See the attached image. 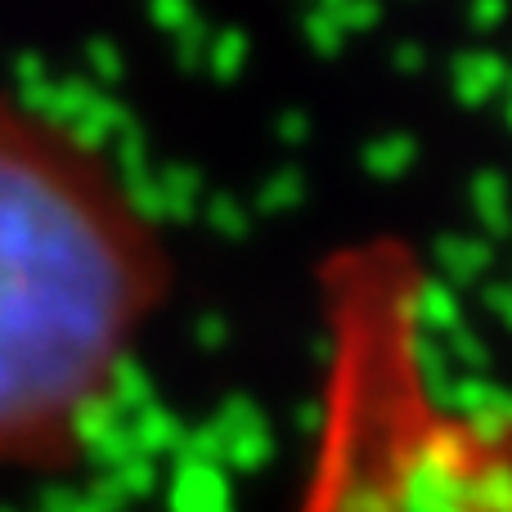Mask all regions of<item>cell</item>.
Returning <instances> with one entry per match:
<instances>
[{"label": "cell", "mask_w": 512, "mask_h": 512, "mask_svg": "<svg viewBox=\"0 0 512 512\" xmlns=\"http://www.w3.org/2000/svg\"><path fill=\"white\" fill-rule=\"evenodd\" d=\"M176 292L135 171L72 113L0 86V481H68L104 445Z\"/></svg>", "instance_id": "obj_1"}, {"label": "cell", "mask_w": 512, "mask_h": 512, "mask_svg": "<svg viewBox=\"0 0 512 512\" xmlns=\"http://www.w3.org/2000/svg\"><path fill=\"white\" fill-rule=\"evenodd\" d=\"M427 310L400 239L319 265L324 369L292 512H512V405L441 387Z\"/></svg>", "instance_id": "obj_2"}]
</instances>
